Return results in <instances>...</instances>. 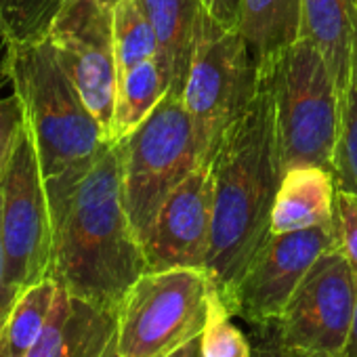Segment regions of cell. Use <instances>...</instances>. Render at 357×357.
<instances>
[{
	"label": "cell",
	"mask_w": 357,
	"mask_h": 357,
	"mask_svg": "<svg viewBox=\"0 0 357 357\" xmlns=\"http://www.w3.org/2000/svg\"><path fill=\"white\" fill-rule=\"evenodd\" d=\"M112 30L120 74L158 55V40L153 28L137 5V0H118L114 5Z\"/></svg>",
	"instance_id": "cell-20"
},
{
	"label": "cell",
	"mask_w": 357,
	"mask_h": 357,
	"mask_svg": "<svg viewBox=\"0 0 357 357\" xmlns=\"http://www.w3.org/2000/svg\"><path fill=\"white\" fill-rule=\"evenodd\" d=\"M63 0H0V40L30 43L47 38Z\"/></svg>",
	"instance_id": "cell-22"
},
{
	"label": "cell",
	"mask_w": 357,
	"mask_h": 357,
	"mask_svg": "<svg viewBox=\"0 0 357 357\" xmlns=\"http://www.w3.org/2000/svg\"><path fill=\"white\" fill-rule=\"evenodd\" d=\"M57 288L59 284L53 278H47L20 292L0 336V344L9 357H28L47 326Z\"/></svg>",
	"instance_id": "cell-19"
},
{
	"label": "cell",
	"mask_w": 357,
	"mask_h": 357,
	"mask_svg": "<svg viewBox=\"0 0 357 357\" xmlns=\"http://www.w3.org/2000/svg\"><path fill=\"white\" fill-rule=\"evenodd\" d=\"M231 317L221 294L215 292L206 326L200 334V357H252V342Z\"/></svg>",
	"instance_id": "cell-23"
},
{
	"label": "cell",
	"mask_w": 357,
	"mask_h": 357,
	"mask_svg": "<svg viewBox=\"0 0 357 357\" xmlns=\"http://www.w3.org/2000/svg\"><path fill=\"white\" fill-rule=\"evenodd\" d=\"M334 176L315 164L284 170L271 213V234H288L334 223Z\"/></svg>",
	"instance_id": "cell-15"
},
{
	"label": "cell",
	"mask_w": 357,
	"mask_h": 357,
	"mask_svg": "<svg viewBox=\"0 0 357 357\" xmlns=\"http://www.w3.org/2000/svg\"><path fill=\"white\" fill-rule=\"evenodd\" d=\"M112 9L97 0H74L61 9L49 34L59 66L109 141L120 78Z\"/></svg>",
	"instance_id": "cell-10"
},
{
	"label": "cell",
	"mask_w": 357,
	"mask_h": 357,
	"mask_svg": "<svg viewBox=\"0 0 357 357\" xmlns=\"http://www.w3.org/2000/svg\"><path fill=\"white\" fill-rule=\"evenodd\" d=\"M338 139L334 149V185L340 192L357 194V32L351 57V72L344 93L340 95Z\"/></svg>",
	"instance_id": "cell-21"
},
{
	"label": "cell",
	"mask_w": 357,
	"mask_h": 357,
	"mask_svg": "<svg viewBox=\"0 0 357 357\" xmlns=\"http://www.w3.org/2000/svg\"><path fill=\"white\" fill-rule=\"evenodd\" d=\"M70 3H74V0H63V7L66 5H70ZM97 3H101V5H107V7H114L118 0H97Z\"/></svg>",
	"instance_id": "cell-31"
},
{
	"label": "cell",
	"mask_w": 357,
	"mask_h": 357,
	"mask_svg": "<svg viewBox=\"0 0 357 357\" xmlns=\"http://www.w3.org/2000/svg\"><path fill=\"white\" fill-rule=\"evenodd\" d=\"M334 227L338 246L347 255L355 280H357V194L340 192L334 194Z\"/></svg>",
	"instance_id": "cell-24"
},
{
	"label": "cell",
	"mask_w": 357,
	"mask_h": 357,
	"mask_svg": "<svg viewBox=\"0 0 357 357\" xmlns=\"http://www.w3.org/2000/svg\"><path fill=\"white\" fill-rule=\"evenodd\" d=\"M158 40V63L166 95L183 99L196 45L206 20L200 0H137Z\"/></svg>",
	"instance_id": "cell-14"
},
{
	"label": "cell",
	"mask_w": 357,
	"mask_h": 357,
	"mask_svg": "<svg viewBox=\"0 0 357 357\" xmlns=\"http://www.w3.org/2000/svg\"><path fill=\"white\" fill-rule=\"evenodd\" d=\"M116 145L126 215L141 242L164 200L200 164L194 122L183 99L166 95Z\"/></svg>",
	"instance_id": "cell-5"
},
{
	"label": "cell",
	"mask_w": 357,
	"mask_h": 357,
	"mask_svg": "<svg viewBox=\"0 0 357 357\" xmlns=\"http://www.w3.org/2000/svg\"><path fill=\"white\" fill-rule=\"evenodd\" d=\"M252 357H315V355H307V353L286 347L278 338L271 326V328L257 330V338L252 340Z\"/></svg>",
	"instance_id": "cell-26"
},
{
	"label": "cell",
	"mask_w": 357,
	"mask_h": 357,
	"mask_svg": "<svg viewBox=\"0 0 357 357\" xmlns=\"http://www.w3.org/2000/svg\"><path fill=\"white\" fill-rule=\"evenodd\" d=\"M0 227L7 282L17 294L51 278L53 215L36 145L26 124L0 176Z\"/></svg>",
	"instance_id": "cell-8"
},
{
	"label": "cell",
	"mask_w": 357,
	"mask_h": 357,
	"mask_svg": "<svg viewBox=\"0 0 357 357\" xmlns=\"http://www.w3.org/2000/svg\"><path fill=\"white\" fill-rule=\"evenodd\" d=\"M213 229L211 164H198L160 206L141 240L149 271L206 269Z\"/></svg>",
	"instance_id": "cell-12"
},
{
	"label": "cell",
	"mask_w": 357,
	"mask_h": 357,
	"mask_svg": "<svg viewBox=\"0 0 357 357\" xmlns=\"http://www.w3.org/2000/svg\"><path fill=\"white\" fill-rule=\"evenodd\" d=\"M332 246H338L334 223L269 234L244 271L227 309L252 328H271L305 273Z\"/></svg>",
	"instance_id": "cell-11"
},
{
	"label": "cell",
	"mask_w": 357,
	"mask_h": 357,
	"mask_svg": "<svg viewBox=\"0 0 357 357\" xmlns=\"http://www.w3.org/2000/svg\"><path fill=\"white\" fill-rule=\"evenodd\" d=\"M28 357H120L118 313L57 288L43 334Z\"/></svg>",
	"instance_id": "cell-13"
},
{
	"label": "cell",
	"mask_w": 357,
	"mask_h": 357,
	"mask_svg": "<svg viewBox=\"0 0 357 357\" xmlns=\"http://www.w3.org/2000/svg\"><path fill=\"white\" fill-rule=\"evenodd\" d=\"M355 309V271L342 248L332 246L305 273L273 330L286 347L301 353L342 357Z\"/></svg>",
	"instance_id": "cell-9"
},
{
	"label": "cell",
	"mask_w": 357,
	"mask_h": 357,
	"mask_svg": "<svg viewBox=\"0 0 357 357\" xmlns=\"http://www.w3.org/2000/svg\"><path fill=\"white\" fill-rule=\"evenodd\" d=\"M342 357H357V309H355V319H353V326H351L349 340H347Z\"/></svg>",
	"instance_id": "cell-29"
},
{
	"label": "cell",
	"mask_w": 357,
	"mask_h": 357,
	"mask_svg": "<svg viewBox=\"0 0 357 357\" xmlns=\"http://www.w3.org/2000/svg\"><path fill=\"white\" fill-rule=\"evenodd\" d=\"M24 124H26V118H24V107L20 99L15 95L0 99V176H3L5 166L17 145Z\"/></svg>",
	"instance_id": "cell-25"
},
{
	"label": "cell",
	"mask_w": 357,
	"mask_h": 357,
	"mask_svg": "<svg viewBox=\"0 0 357 357\" xmlns=\"http://www.w3.org/2000/svg\"><path fill=\"white\" fill-rule=\"evenodd\" d=\"M211 176L206 273L229 307L244 271L271 234V213L284 176L273 97L263 76L250 103L225 128L211 160Z\"/></svg>",
	"instance_id": "cell-1"
},
{
	"label": "cell",
	"mask_w": 357,
	"mask_h": 357,
	"mask_svg": "<svg viewBox=\"0 0 357 357\" xmlns=\"http://www.w3.org/2000/svg\"><path fill=\"white\" fill-rule=\"evenodd\" d=\"M168 357H200V338H196V340L188 342L183 349L174 351V353H172V355H168Z\"/></svg>",
	"instance_id": "cell-30"
},
{
	"label": "cell",
	"mask_w": 357,
	"mask_h": 357,
	"mask_svg": "<svg viewBox=\"0 0 357 357\" xmlns=\"http://www.w3.org/2000/svg\"><path fill=\"white\" fill-rule=\"evenodd\" d=\"M238 32L257 66L271 61L301 38V0H244Z\"/></svg>",
	"instance_id": "cell-17"
},
{
	"label": "cell",
	"mask_w": 357,
	"mask_h": 357,
	"mask_svg": "<svg viewBox=\"0 0 357 357\" xmlns=\"http://www.w3.org/2000/svg\"><path fill=\"white\" fill-rule=\"evenodd\" d=\"M259 84V66L242 34L206 15L183 91L200 164H211L225 128L250 103Z\"/></svg>",
	"instance_id": "cell-7"
},
{
	"label": "cell",
	"mask_w": 357,
	"mask_h": 357,
	"mask_svg": "<svg viewBox=\"0 0 357 357\" xmlns=\"http://www.w3.org/2000/svg\"><path fill=\"white\" fill-rule=\"evenodd\" d=\"M259 74L273 97L284 170L315 164L332 172L340 105L319 49L301 36L271 61L259 66Z\"/></svg>",
	"instance_id": "cell-4"
},
{
	"label": "cell",
	"mask_w": 357,
	"mask_h": 357,
	"mask_svg": "<svg viewBox=\"0 0 357 357\" xmlns=\"http://www.w3.org/2000/svg\"><path fill=\"white\" fill-rule=\"evenodd\" d=\"M206 13L225 30H238L244 0H200Z\"/></svg>",
	"instance_id": "cell-27"
},
{
	"label": "cell",
	"mask_w": 357,
	"mask_h": 357,
	"mask_svg": "<svg viewBox=\"0 0 357 357\" xmlns=\"http://www.w3.org/2000/svg\"><path fill=\"white\" fill-rule=\"evenodd\" d=\"M164 97L166 82L155 57L120 74L112 122V141L118 143L120 139L130 135L160 105Z\"/></svg>",
	"instance_id": "cell-18"
},
{
	"label": "cell",
	"mask_w": 357,
	"mask_h": 357,
	"mask_svg": "<svg viewBox=\"0 0 357 357\" xmlns=\"http://www.w3.org/2000/svg\"><path fill=\"white\" fill-rule=\"evenodd\" d=\"M145 271L147 261L124 206L114 143L53 219L51 278L72 296L118 313Z\"/></svg>",
	"instance_id": "cell-2"
},
{
	"label": "cell",
	"mask_w": 357,
	"mask_h": 357,
	"mask_svg": "<svg viewBox=\"0 0 357 357\" xmlns=\"http://www.w3.org/2000/svg\"><path fill=\"white\" fill-rule=\"evenodd\" d=\"M0 357H9V355L5 353V349H3V344H0Z\"/></svg>",
	"instance_id": "cell-32"
},
{
	"label": "cell",
	"mask_w": 357,
	"mask_h": 357,
	"mask_svg": "<svg viewBox=\"0 0 357 357\" xmlns=\"http://www.w3.org/2000/svg\"><path fill=\"white\" fill-rule=\"evenodd\" d=\"M357 32V0H301V36L326 59L338 101L347 89Z\"/></svg>",
	"instance_id": "cell-16"
},
{
	"label": "cell",
	"mask_w": 357,
	"mask_h": 357,
	"mask_svg": "<svg viewBox=\"0 0 357 357\" xmlns=\"http://www.w3.org/2000/svg\"><path fill=\"white\" fill-rule=\"evenodd\" d=\"M215 292L206 269L145 271L118 307V355L168 357L200 338Z\"/></svg>",
	"instance_id": "cell-6"
},
{
	"label": "cell",
	"mask_w": 357,
	"mask_h": 357,
	"mask_svg": "<svg viewBox=\"0 0 357 357\" xmlns=\"http://www.w3.org/2000/svg\"><path fill=\"white\" fill-rule=\"evenodd\" d=\"M17 292L7 282V267H5V246H3V227H0V336L7 326V319L11 315V309L17 301Z\"/></svg>",
	"instance_id": "cell-28"
},
{
	"label": "cell",
	"mask_w": 357,
	"mask_h": 357,
	"mask_svg": "<svg viewBox=\"0 0 357 357\" xmlns=\"http://www.w3.org/2000/svg\"><path fill=\"white\" fill-rule=\"evenodd\" d=\"M0 74L24 107L55 219L114 143L59 66L49 36L5 43Z\"/></svg>",
	"instance_id": "cell-3"
}]
</instances>
